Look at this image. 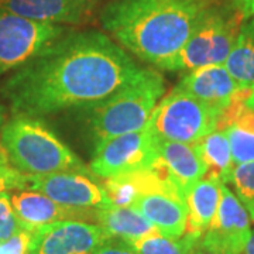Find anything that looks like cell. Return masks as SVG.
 Instances as JSON below:
<instances>
[{"label":"cell","instance_id":"5bb4252c","mask_svg":"<svg viewBox=\"0 0 254 254\" xmlns=\"http://www.w3.org/2000/svg\"><path fill=\"white\" fill-rule=\"evenodd\" d=\"M99 0H0V10L51 24H81L91 17Z\"/></svg>","mask_w":254,"mask_h":254},{"label":"cell","instance_id":"1f68e13d","mask_svg":"<svg viewBox=\"0 0 254 254\" xmlns=\"http://www.w3.org/2000/svg\"><path fill=\"white\" fill-rule=\"evenodd\" d=\"M245 102L247 106H250V108H253L254 109V88L250 89V92H249V95H247V98H246Z\"/></svg>","mask_w":254,"mask_h":254},{"label":"cell","instance_id":"7402d4cb","mask_svg":"<svg viewBox=\"0 0 254 254\" xmlns=\"http://www.w3.org/2000/svg\"><path fill=\"white\" fill-rule=\"evenodd\" d=\"M200 237L199 235L185 233L180 239H168L160 233H153L128 245L138 254H190L199 243Z\"/></svg>","mask_w":254,"mask_h":254},{"label":"cell","instance_id":"4316f807","mask_svg":"<svg viewBox=\"0 0 254 254\" xmlns=\"http://www.w3.org/2000/svg\"><path fill=\"white\" fill-rule=\"evenodd\" d=\"M92 254H138L128 245L127 242L118 239V237H112L106 243L100 246L99 249H96Z\"/></svg>","mask_w":254,"mask_h":254},{"label":"cell","instance_id":"277c9868","mask_svg":"<svg viewBox=\"0 0 254 254\" xmlns=\"http://www.w3.org/2000/svg\"><path fill=\"white\" fill-rule=\"evenodd\" d=\"M164 78L145 69L112 96L92 106L91 130L95 144L110 137L144 128L163 99Z\"/></svg>","mask_w":254,"mask_h":254},{"label":"cell","instance_id":"d6986e66","mask_svg":"<svg viewBox=\"0 0 254 254\" xmlns=\"http://www.w3.org/2000/svg\"><path fill=\"white\" fill-rule=\"evenodd\" d=\"M222 193V184L210 178H202L187 193V232L202 236L215 218Z\"/></svg>","mask_w":254,"mask_h":254},{"label":"cell","instance_id":"3957f363","mask_svg":"<svg viewBox=\"0 0 254 254\" xmlns=\"http://www.w3.org/2000/svg\"><path fill=\"white\" fill-rule=\"evenodd\" d=\"M0 145L10 165L28 177L68 171L93 175L91 168L37 118L14 115L0 131Z\"/></svg>","mask_w":254,"mask_h":254},{"label":"cell","instance_id":"5b68a950","mask_svg":"<svg viewBox=\"0 0 254 254\" xmlns=\"http://www.w3.org/2000/svg\"><path fill=\"white\" fill-rule=\"evenodd\" d=\"M245 17L236 9H208L180 53L158 65L165 71H192L206 65H220L235 46Z\"/></svg>","mask_w":254,"mask_h":254},{"label":"cell","instance_id":"30bf717a","mask_svg":"<svg viewBox=\"0 0 254 254\" xmlns=\"http://www.w3.org/2000/svg\"><path fill=\"white\" fill-rule=\"evenodd\" d=\"M109 239L98 223L61 220L34 230L30 254H92Z\"/></svg>","mask_w":254,"mask_h":254},{"label":"cell","instance_id":"7a4b0ae2","mask_svg":"<svg viewBox=\"0 0 254 254\" xmlns=\"http://www.w3.org/2000/svg\"><path fill=\"white\" fill-rule=\"evenodd\" d=\"M206 9V0H115L100 21L122 48L158 66L180 53Z\"/></svg>","mask_w":254,"mask_h":254},{"label":"cell","instance_id":"9a60e30c","mask_svg":"<svg viewBox=\"0 0 254 254\" xmlns=\"http://www.w3.org/2000/svg\"><path fill=\"white\" fill-rule=\"evenodd\" d=\"M177 88L222 113L232 105L242 89L229 73L225 64L192 69L182 78Z\"/></svg>","mask_w":254,"mask_h":254},{"label":"cell","instance_id":"2e32d148","mask_svg":"<svg viewBox=\"0 0 254 254\" xmlns=\"http://www.w3.org/2000/svg\"><path fill=\"white\" fill-rule=\"evenodd\" d=\"M249 92L240 89L219 123L229 140L235 165L254 163V109L245 102Z\"/></svg>","mask_w":254,"mask_h":254},{"label":"cell","instance_id":"cb8c5ba5","mask_svg":"<svg viewBox=\"0 0 254 254\" xmlns=\"http://www.w3.org/2000/svg\"><path fill=\"white\" fill-rule=\"evenodd\" d=\"M24 227L21 226L13 209L9 192H0V243L16 235Z\"/></svg>","mask_w":254,"mask_h":254},{"label":"cell","instance_id":"ac0fdd59","mask_svg":"<svg viewBox=\"0 0 254 254\" xmlns=\"http://www.w3.org/2000/svg\"><path fill=\"white\" fill-rule=\"evenodd\" d=\"M95 223L103 227L112 237L127 243L158 233L147 219L133 206H108L95 209Z\"/></svg>","mask_w":254,"mask_h":254},{"label":"cell","instance_id":"8fae6325","mask_svg":"<svg viewBox=\"0 0 254 254\" xmlns=\"http://www.w3.org/2000/svg\"><path fill=\"white\" fill-rule=\"evenodd\" d=\"M28 190L41 192L68 208L92 210L112 206L103 185L95 181V175L68 171L28 177Z\"/></svg>","mask_w":254,"mask_h":254},{"label":"cell","instance_id":"83f0119b","mask_svg":"<svg viewBox=\"0 0 254 254\" xmlns=\"http://www.w3.org/2000/svg\"><path fill=\"white\" fill-rule=\"evenodd\" d=\"M235 9L245 17V20L254 16V0H233Z\"/></svg>","mask_w":254,"mask_h":254},{"label":"cell","instance_id":"d6a6232c","mask_svg":"<svg viewBox=\"0 0 254 254\" xmlns=\"http://www.w3.org/2000/svg\"><path fill=\"white\" fill-rule=\"evenodd\" d=\"M1 161H7V158H6V154H4V150L1 148V145H0V163Z\"/></svg>","mask_w":254,"mask_h":254},{"label":"cell","instance_id":"ba28073f","mask_svg":"<svg viewBox=\"0 0 254 254\" xmlns=\"http://www.w3.org/2000/svg\"><path fill=\"white\" fill-rule=\"evenodd\" d=\"M155 140L157 136L148 123L141 130L96 143L91 160L92 174L108 180L148 168L157 157Z\"/></svg>","mask_w":254,"mask_h":254},{"label":"cell","instance_id":"e0dca14e","mask_svg":"<svg viewBox=\"0 0 254 254\" xmlns=\"http://www.w3.org/2000/svg\"><path fill=\"white\" fill-rule=\"evenodd\" d=\"M155 147L165 173L168 174L175 187L181 190L182 195L187 196L192 187L206 174L205 164L195 145L157 137Z\"/></svg>","mask_w":254,"mask_h":254},{"label":"cell","instance_id":"7c38bea8","mask_svg":"<svg viewBox=\"0 0 254 254\" xmlns=\"http://www.w3.org/2000/svg\"><path fill=\"white\" fill-rule=\"evenodd\" d=\"M10 200L21 226L28 230H37L61 220L95 222V209L68 208L37 190H18L10 195Z\"/></svg>","mask_w":254,"mask_h":254},{"label":"cell","instance_id":"6da1fadb","mask_svg":"<svg viewBox=\"0 0 254 254\" xmlns=\"http://www.w3.org/2000/svg\"><path fill=\"white\" fill-rule=\"evenodd\" d=\"M143 71L99 31L65 34L17 68L3 86L13 115L40 118L95 106Z\"/></svg>","mask_w":254,"mask_h":254},{"label":"cell","instance_id":"4fadbf2b","mask_svg":"<svg viewBox=\"0 0 254 254\" xmlns=\"http://www.w3.org/2000/svg\"><path fill=\"white\" fill-rule=\"evenodd\" d=\"M157 232L168 239H180L187 232V200L178 190L141 193L133 203Z\"/></svg>","mask_w":254,"mask_h":254},{"label":"cell","instance_id":"4dcf8cb0","mask_svg":"<svg viewBox=\"0 0 254 254\" xmlns=\"http://www.w3.org/2000/svg\"><path fill=\"white\" fill-rule=\"evenodd\" d=\"M6 108L0 103V131H1V128H3V126H4V123L7 122L6 120Z\"/></svg>","mask_w":254,"mask_h":254},{"label":"cell","instance_id":"f1b7e54d","mask_svg":"<svg viewBox=\"0 0 254 254\" xmlns=\"http://www.w3.org/2000/svg\"><path fill=\"white\" fill-rule=\"evenodd\" d=\"M190 254H223L219 253V252H215V250H210V249H206V247H202V246L198 243L196 247L193 249V252Z\"/></svg>","mask_w":254,"mask_h":254},{"label":"cell","instance_id":"d4e9b609","mask_svg":"<svg viewBox=\"0 0 254 254\" xmlns=\"http://www.w3.org/2000/svg\"><path fill=\"white\" fill-rule=\"evenodd\" d=\"M13 190H28V175L21 174L9 161L0 163V192Z\"/></svg>","mask_w":254,"mask_h":254},{"label":"cell","instance_id":"f546056e","mask_svg":"<svg viewBox=\"0 0 254 254\" xmlns=\"http://www.w3.org/2000/svg\"><path fill=\"white\" fill-rule=\"evenodd\" d=\"M245 254H254V230H252V236H250L249 243L246 246Z\"/></svg>","mask_w":254,"mask_h":254},{"label":"cell","instance_id":"603a6c76","mask_svg":"<svg viewBox=\"0 0 254 254\" xmlns=\"http://www.w3.org/2000/svg\"><path fill=\"white\" fill-rule=\"evenodd\" d=\"M230 184L235 187L236 196L249 212L252 222H254V163L236 165Z\"/></svg>","mask_w":254,"mask_h":254},{"label":"cell","instance_id":"44dd1931","mask_svg":"<svg viewBox=\"0 0 254 254\" xmlns=\"http://www.w3.org/2000/svg\"><path fill=\"white\" fill-rule=\"evenodd\" d=\"M225 66L242 89L254 88V16L243 21Z\"/></svg>","mask_w":254,"mask_h":254},{"label":"cell","instance_id":"52a82bcc","mask_svg":"<svg viewBox=\"0 0 254 254\" xmlns=\"http://www.w3.org/2000/svg\"><path fill=\"white\" fill-rule=\"evenodd\" d=\"M66 34L60 24L40 23L0 10V75L17 69Z\"/></svg>","mask_w":254,"mask_h":254},{"label":"cell","instance_id":"8992f818","mask_svg":"<svg viewBox=\"0 0 254 254\" xmlns=\"http://www.w3.org/2000/svg\"><path fill=\"white\" fill-rule=\"evenodd\" d=\"M220 118L222 112L175 86L157 105L150 126L160 138L193 144L219 128Z\"/></svg>","mask_w":254,"mask_h":254},{"label":"cell","instance_id":"ffe728a7","mask_svg":"<svg viewBox=\"0 0 254 254\" xmlns=\"http://www.w3.org/2000/svg\"><path fill=\"white\" fill-rule=\"evenodd\" d=\"M193 145L206 168L203 178H210L220 184L230 182L236 165L233 163L232 150L225 131L222 128H216L199 141L193 143Z\"/></svg>","mask_w":254,"mask_h":254},{"label":"cell","instance_id":"9c48e42d","mask_svg":"<svg viewBox=\"0 0 254 254\" xmlns=\"http://www.w3.org/2000/svg\"><path fill=\"white\" fill-rule=\"evenodd\" d=\"M252 219L243 203L222 184V193L215 218L202 235L199 245L223 254H245L252 236Z\"/></svg>","mask_w":254,"mask_h":254},{"label":"cell","instance_id":"484cf974","mask_svg":"<svg viewBox=\"0 0 254 254\" xmlns=\"http://www.w3.org/2000/svg\"><path fill=\"white\" fill-rule=\"evenodd\" d=\"M34 230L21 229L16 235L0 243V254H30Z\"/></svg>","mask_w":254,"mask_h":254}]
</instances>
